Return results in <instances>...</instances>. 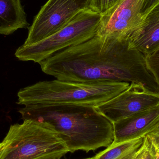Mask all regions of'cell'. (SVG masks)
Returning <instances> with one entry per match:
<instances>
[{
	"mask_svg": "<svg viewBox=\"0 0 159 159\" xmlns=\"http://www.w3.org/2000/svg\"><path fill=\"white\" fill-rule=\"evenodd\" d=\"M46 74L79 82H127L139 91L159 94L146 56L131 47L125 36L95 35L65 48L39 63Z\"/></svg>",
	"mask_w": 159,
	"mask_h": 159,
	"instance_id": "1",
	"label": "cell"
},
{
	"mask_svg": "<svg viewBox=\"0 0 159 159\" xmlns=\"http://www.w3.org/2000/svg\"><path fill=\"white\" fill-rule=\"evenodd\" d=\"M19 112L23 120L48 123L59 134L69 152L88 153L114 142V123L95 107L80 105L30 104Z\"/></svg>",
	"mask_w": 159,
	"mask_h": 159,
	"instance_id": "2",
	"label": "cell"
},
{
	"mask_svg": "<svg viewBox=\"0 0 159 159\" xmlns=\"http://www.w3.org/2000/svg\"><path fill=\"white\" fill-rule=\"evenodd\" d=\"M127 82H79L59 80L40 81L21 89L17 103L80 105L96 107L129 89Z\"/></svg>",
	"mask_w": 159,
	"mask_h": 159,
	"instance_id": "3",
	"label": "cell"
},
{
	"mask_svg": "<svg viewBox=\"0 0 159 159\" xmlns=\"http://www.w3.org/2000/svg\"><path fill=\"white\" fill-rule=\"evenodd\" d=\"M11 125L0 143V159H61L69 151L50 124L23 120Z\"/></svg>",
	"mask_w": 159,
	"mask_h": 159,
	"instance_id": "4",
	"label": "cell"
},
{
	"mask_svg": "<svg viewBox=\"0 0 159 159\" xmlns=\"http://www.w3.org/2000/svg\"><path fill=\"white\" fill-rule=\"evenodd\" d=\"M101 17L100 14L86 8L51 36L33 44L20 47L15 56L21 61L39 63L59 51L94 37Z\"/></svg>",
	"mask_w": 159,
	"mask_h": 159,
	"instance_id": "5",
	"label": "cell"
},
{
	"mask_svg": "<svg viewBox=\"0 0 159 159\" xmlns=\"http://www.w3.org/2000/svg\"><path fill=\"white\" fill-rule=\"evenodd\" d=\"M89 0H48L34 17L23 45L38 43L65 27L80 11L88 8Z\"/></svg>",
	"mask_w": 159,
	"mask_h": 159,
	"instance_id": "6",
	"label": "cell"
},
{
	"mask_svg": "<svg viewBox=\"0 0 159 159\" xmlns=\"http://www.w3.org/2000/svg\"><path fill=\"white\" fill-rule=\"evenodd\" d=\"M144 0H120L102 16L96 35L129 37L140 26L144 17L141 14Z\"/></svg>",
	"mask_w": 159,
	"mask_h": 159,
	"instance_id": "7",
	"label": "cell"
},
{
	"mask_svg": "<svg viewBox=\"0 0 159 159\" xmlns=\"http://www.w3.org/2000/svg\"><path fill=\"white\" fill-rule=\"evenodd\" d=\"M159 104V94L129 88L114 98L95 107L113 123Z\"/></svg>",
	"mask_w": 159,
	"mask_h": 159,
	"instance_id": "8",
	"label": "cell"
},
{
	"mask_svg": "<svg viewBox=\"0 0 159 159\" xmlns=\"http://www.w3.org/2000/svg\"><path fill=\"white\" fill-rule=\"evenodd\" d=\"M159 123V104L114 122V142L116 144L144 137Z\"/></svg>",
	"mask_w": 159,
	"mask_h": 159,
	"instance_id": "9",
	"label": "cell"
},
{
	"mask_svg": "<svg viewBox=\"0 0 159 159\" xmlns=\"http://www.w3.org/2000/svg\"><path fill=\"white\" fill-rule=\"evenodd\" d=\"M129 38L131 47L145 56L159 48V4L144 17L140 26Z\"/></svg>",
	"mask_w": 159,
	"mask_h": 159,
	"instance_id": "10",
	"label": "cell"
},
{
	"mask_svg": "<svg viewBox=\"0 0 159 159\" xmlns=\"http://www.w3.org/2000/svg\"><path fill=\"white\" fill-rule=\"evenodd\" d=\"M29 26L21 0H0V34L9 35Z\"/></svg>",
	"mask_w": 159,
	"mask_h": 159,
	"instance_id": "11",
	"label": "cell"
},
{
	"mask_svg": "<svg viewBox=\"0 0 159 159\" xmlns=\"http://www.w3.org/2000/svg\"><path fill=\"white\" fill-rule=\"evenodd\" d=\"M144 137L112 144L97 154L93 159H117L143 142Z\"/></svg>",
	"mask_w": 159,
	"mask_h": 159,
	"instance_id": "12",
	"label": "cell"
},
{
	"mask_svg": "<svg viewBox=\"0 0 159 159\" xmlns=\"http://www.w3.org/2000/svg\"><path fill=\"white\" fill-rule=\"evenodd\" d=\"M120 0H89L88 8L103 16Z\"/></svg>",
	"mask_w": 159,
	"mask_h": 159,
	"instance_id": "13",
	"label": "cell"
},
{
	"mask_svg": "<svg viewBox=\"0 0 159 159\" xmlns=\"http://www.w3.org/2000/svg\"><path fill=\"white\" fill-rule=\"evenodd\" d=\"M147 64L159 87V48L146 56Z\"/></svg>",
	"mask_w": 159,
	"mask_h": 159,
	"instance_id": "14",
	"label": "cell"
},
{
	"mask_svg": "<svg viewBox=\"0 0 159 159\" xmlns=\"http://www.w3.org/2000/svg\"><path fill=\"white\" fill-rule=\"evenodd\" d=\"M144 146V143L143 140V143H141L140 144L130 150L128 153L124 154L117 159H137L143 151Z\"/></svg>",
	"mask_w": 159,
	"mask_h": 159,
	"instance_id": "15",
	"label": "cell"
},
{
	"mask_svg": "<svg viewBox=\"0 0 159 159\" xmlns=\"http://www.w3.org/2000/svg\"><path fill=\"white\" fill-rule=\"evenodd\" d=\"M159 4V0H144L143 7L141 10V14L144 17L154 7Z\"/></svg>",
	"mask_w": 159,
	"mask_h": 159,
	"instance_id": "16",
	"label": "cell"
},
{
	"mask_svg": "<svg viewBox=\"0 0 159 159\" xmlns=\"http://www.w3.org/2000/svg\"><path fill=\"white\" fill-rule=\"evenodd\" d=\"M146 135L149 138L155 150L159 153V135L156 134L150 133Z\"/></svg>",
	"mask_w": 159,
	"mask_h": 159,
	"instance_id": "17",
	"label": "cell"
},
{
	"mask_svg": "<svg viewBox=\"0 0 159 159\" xmlns=\"http://www.w3.org/2000/svg\"><path fill=\"white\" fill-rule=\"evenodd\" d=\"M150 133L156 134H158V135H159V123L157 127H155V128L148 134Z\"/></svg>",
	"mask_w": 159,
	"mask_h": 159,
	"instance_id": "18",
	"label": "cell"
},
{
	"mask_svg": "<svg viewBox=\"0 0 159 159\" xmlns=\"http://www.w3.org/2000/svg\"><path fill=\"white\" fill-rule=\"evenodd\" d=\"M155 159H159V153L155 150Z\"/></svg>",
	"mask_w": 159,
	"mask_h": 159,
	"instance_id": "19",
	"label": "cell"
},
{
	"mask_svg": "<svg viewBox=\"0 0 159 159\" xmlns=\"http://www.w3.org/2000/svg\"><path fill=\"white\" fill-rule=\"evenodd\" d=\"M85 159H93L92 158H90Z\"/></svg>",
	"mask_w": 159,
	"mask_h": 159,
	"instance_id": "20",
	"label": "cell"
}]
</instances>
